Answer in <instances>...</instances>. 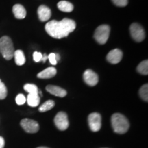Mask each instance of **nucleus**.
<instances>
[{"label":"nucleus","mask_w":148,"mask_h":148,"mask_svg":"<svg viewBox=\"0 0 148 148\" xmlns=\"http://www.w3.org/2000/svg\"><path fill=\"white\" fill-rule=\"evenodd\" d=\"M56 60L57 62L60 60V55L58 54V53H56Z\"/></svg>","instance_id":"obj_29"},{"label":"nucleus","mask_w":148,"mask_h":148,"mask_svg":"<svg viewBox=\"0 0 148 148\" xmlns=\"http://www.w3.org/2000/svg\"><path fill=\"white\" fill-rule=\"evenodd\" d=\"M56 74V69L54 67H48L38 73L37 77L40 79H49L54 77Z\"/></svg>","instance_id":"obj_13"},{"label":"nucleus","mask_w":148,"mask_h":148,"mask_svg":"<svg viewBox=\"0 0 148 148\" xmlns=\"http://www.w3.org/2000/svg\"><path fill=\"white\" fill-rule=\"evenodd\" d=\"M0 51L5 60H11L14 56V46L10 37L4 36L0 38Z\"/></svg>","instance_id":"obj_3"},{"label":"nucleus","mask_w":148,"mask_h":148,"mask_svg":"<svg viewBox=\"0 0 148 148\" xmlns=\"http://www.w3.org/2000/svg\"><path fill=\"white\" fill-rule=\"evenodd\" d=\"M110 28L107 25H99L97 29H95V34H94V38L98 43L105 44L108 39L109 35H110Z\"/></svg>","instance_id":"obj_4"},{"label":"nucleus","mask_w":148,"mask_h":148,"mask_svg":"<svg viewBox=\"0 0 148 148\" xmlns=\"http://www.w3.org/2000/svg\"><path fill=\"white\" fill-rule=\"evenodd\" d=\"M38 16L41 21H47L51 17V12L49 8L45 5H41L38 8Z\"/></svg>","instance_id":"obj_11"},{"label":"nucleus","mask_w":148,"mask_h":148,"mask_svg":"<svg viewBox=\"0 0 148 148\" xmlns=\"http://www.w3.org/2000/svg\"><path fill=\"white\" fill-rule=\"evenodd\" d=\"M42 57V54L40 52H38V51H35L33 53V58L35 62H38L41 60Z\"/></svg>","instance_id":"obj_25"},{"label":"nucleus","mask_w":148,"mask_h":148,"mask_svg":"<svg viewBox=\"0 0 148 148\" xmlns=\"http://www.w3.org/2000/svg\"><path fill=\"white\" fill-rule=\"evenodd\" d=\"M83 77H84V82L90 86H95L99 81L97 74L90 69H87L84 71Z\"/></svg>","instance_id":"obj_9"},{"label":"nucleus","mask_w":148,"mask_h":148,"mask_svg":"<svg viewBox=\"0 0 148 148\" xmlns=\"http://www.w3.org/2000/svg\"><path fill=\"white\" fill-rule=\"evenodd\" d=\"M48 59H49V62L51 64H53V65L56 64L57 61L56 60V53H51L50 54L48 55Z\"/></svg>","instance_id":"obj_26"},{"label":"nucleus","mask_w":148,"mask_h":148,"mask_svg":"<svg viewBox=\"0 0 148 148\" xmlns=\"http://www.w3.org/2000/svg\"><path fill=\"white\" fill-rule=\"evenodd\" d=\"M75 27L76 24L73 20L65 18L60 21L56 20L49 21L45 25V30L53 38H62L74 31Z\"/></svg>","instance_id":"obj_1"},{"label":"nucleus","mask_w":148,"mask_h":148,"mask_svg":"<svg viewBox=\"0 0 148 148\" xmlns=\"http://www.w3.org/2000/svg\"><path fill=\"white\" fill-rule=\"evenodd\" d=\"M137 71L143 75H147L148 73V61L144 60L138 64L137 66Z\"/></svg>","instance_id":"obj_19"},{"label":"nucleus","mask_w":148,"mask_h":148,"mask_svg":"<svg viewBox=\"0 0 148 148\" xmlns=\"http://www.w3.org/2000/svg\"><path fill=\"white\" fill-rule=\"evenodd\" d=\"M5 145V141L3 137L0 136V148H3Z\"/></svg>","instance_id":"obj_27"},{"label":"nucleus","mask_w":148,"mask_h":148,"mask_svg":"<svg viewBox=\"0 0 148 148\" xmlns=\"http://www.w3.org/2000/svg\"><path fill=\"white\" fill-rule=\"evenodd\" d=\"M46 90L49 93L52 95L57 96V97H63L66 95V91L63 88L59 87L57 86H53V85H48L46 86Z\"/></svg>","instance_id":"obj_12"},{"label":"nucleus","mask_w":148,"mask_h":148,"mask_svg":"<svg viewBox=\"0 0 148 148\" xmlns=\"http://www.w3.org/2000/svg\"><path fill=\"white\" fill-rule=\"evenodd\" d=\"M7 96V88L0 79V99H4Z\"/></svg>","instance_id":"obj_22"},{"label":"nucleus","mask_w":148,"mask_h":148,"mask_svg":"<svg viewBox=\"0 0 148 148\" xmlns=\"http://www.w3.org/2000/svg\"><path fill=\"white\" fill-rule=\"evenodd\" d=\"M24 90L27 91L29 94H38V87L35 84H26L23 86Z\"/></svg>","instance_id":"obj_20"},{"label":"nucleus","mask_w":148,"mask_h":148,"mask_svg":"<svg viewBox=\"0 0 148 148\" xmlns=\"http://www.w3.org/2000/svg\"><path fill=\"white\" fill-rule=\"evenodd\" d=\"M47 58H48V56L46 54V53H44V54H42V57L41 60L43 62H45V61L47 60Z\"/></svg>","instance_id":"obj_28"},{"label":"nucleus","mask_w":148,"mask_h":148,"mask_svg":"<svg viewBox=\"0 0 148 148\" xmlns=\"http://www.w3.org/2000/svg\"><path fill=\"white\" fill-rule=\"evenodd\" d=\"M54 123L57 128L60 130H65L68 128L69 125L67 114L64 112H58L54 118Z\"/></svg>","instance_id":"obj_6"},{"label":"nucleus","mask_w":148,"mask_h":148,"mask_svg":"<svg viewBox=\"0 0 148 148\" xmlns=\"http://www.w3.org/2000/svg\"><path fill=\"white\" fill-rule=\"evenodd\" d=\"M58 9L62 12H70L73 10V5L71 3L66 1H60V2L58 3Z\"/></svg>","instance_id":"obj_16"},{"label":"nucleus","mask_w":148,"mask_h":148,"mask_svg":"<svg viewBox=\"0 0 148 148\" xmlns=\"http://www.w3.org/2000/svg\"><path fill=\"white\" fill-rule=\"evenodd\" d=\"M123 53L119 49H114L111 50L107 55V60L111 64H117L121 60Z\"/></svg>","instance_id":"obj_10"},{"label":"nucleus","mask_w":148,"mask_h":148,"mask_svg":"<svg viewBox=\"0 0 148 148\" xmlns=\"http://www.w3.org/2000/svg\"><path fill=\"white\" fill-rule=\"evenodd\" d=\"M14 15L18 19H23L26 16V10L21 4L14 5L12 8Z\"/></svg>","instance_id":"obj_14"},{"label":"nucleus","mask_w":148,"mask_h":148,"mask_svg":"<svg viewBox=\"0 0 148 148\" xmlns=\"http://www.w3.org/2000/svg\"><path fill=\"white\" fill-rule=\"evenodd\" d=\"M111 123L114 132L118 134H124L128 130L130 127L127 118L120 113L112 114L111 117Z\"/></svg>","instance_id":"obj_2"},{"label":"nucleus","mask_w":148,"mask_h":148,"mask_svg":"<svg viewBox=\"0 0 148 148\" xmlns=\"http://www.w3.org/2000/svg\"><path fill=\"white\" fill-rule=\"evenodd\" d=\"M37 148H48V147H38Z\"/></svg>","instance_id":"obj_30"},{"label":"nucleus","mask_w":148,"mask_h":148,"mask_svg":"<svg viewBox=\"0 0 148 148\" xmlns=\"http://www.w3.org/2000/svg\"><path fill=\"white\" fill-rule=\"evenodd\" d=\"M88 125L92 132H98L101 126V115L97 112L90 114L88 117Z\"/></svg>","instance_id":"obj_7"},{"label":"nucleus","mask_w":148,"mask_h":148,"mask_svg":"<svg viewBox=\"0 0 148 148\" xmlns=\"http://www.w3.org/2000/svg\"><path fill=\"white\" fill-rule=\"evenodd\" d=\"M14 60H15L16 64L18 66L23 65L25 62V58L23 51L16 50L14 52Z\"/></svg>","instance_id":"obj_17"},{"label":"nucleus","mask_w":148,"mask_h":148,"mask_svg":"<svg viewBox=\"0 0 148 148\" xmlns=\"http://www.w3.org/2000/svg\"><path fill=\"white\" fill-rule=\"evenodd\" d=\"M20 125L27 133H36L39 130V125L36 121L29 119H23L20 122Z\"/></svg>","instance_id":"obj_8"},{"label":"nucleus","mask_w":148,"mask_h":148,"mask_svg":"<svg viewBox=\"0 0 148 148\" xmlns=\"http://www.w3.org/2000/svg\"><path fill=\"white\" fill-rule=\"evenodd\" d=\"M16 103L18 105H23L26 101V98L24 96L23 94H18V95L16 97Z\"/></svg>","instance_id":"obj_23"},{"label":"nucleus","mask_w":148,"mask_h":148,"mask_svg":"<svg viewBox=\"0 0 148 148\" xmlns=\"http://www.w3.org/2000/svg\"><path fill=\"white\" fill-rule=\"evenodd\" d=\"M112 1L114 5L119 7H124L128 3V0H112Z\"/></svg>","instance_id":"obj_24"},{"label":"nucleus","mask_w":148,"mask_h":148,"mask_svg":"<svg viewBox=\"0 0 148 148\" xmlns=\"http://www.w3.org/2000/svg\"><path fill=\"white\" fill-rule=\"evenodd\" d=\"M130 31L132 38L136 42L143 41L145 38V31H144L143 27L138 23H132L130 27Z\"/></svg>","instance_id":"obj_5"},{"label":"nucleus","mask_w":148,"mask_h":148,"mask_svg":"<svg viewBox=\"0 0 148 148\" xmlns=\"http://www.w3.org/2000/svg\"><path fill=\"white\" fill-rule=\"evenodd\" d=\"M55 106V102L53 100H48L45 101V103H43L41 106H40L38 110L41 112H46V111H48L51 109H52Z\"/></svg>","instance_id":"obj_18"},{"label":"nucleus","mask_w":148,"mask_h":148,"mask_svg":"<svg viewBox=\"0 0 148 148\" xmlns=\"http://www.w3.org/2000/svg\"><path fill=\"white\" fill-rule=\"evenodd\" d=\"M26 101L29 106L36 107L40 103V96L38 94H28Z\"/></svg>","instance_id":"obj_15"},{"label":"nucleus","mask_w":148,"mask_h":148,"mask_svg":"<svg viewBox=\"0 0 148 148\" xmlns=\"http://www.w3.org/2000/svg\"><path fill=\"white\" fill-rule=\"evenodd\" d=\"M139 95L142 99L145 101H148V85L147 84H144L139 90Z\"/></svg>","instance_id":"obj_21"}]
</instances>
